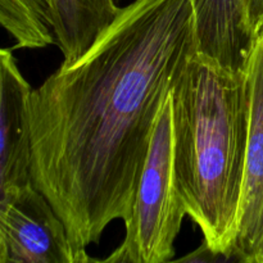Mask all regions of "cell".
<instances>
[{
    "mask_svg": "<svg viewBox=\"0 0 263 263\" xmlns=\"http://www.w3.org/2000/svg\"><path fill=\"white\" fill-rule=\"evenodd\" d=\"M193 53L192 0H135L32 89L31 179L81 263L130 218L157 117Z\"/></svg>",
    "mask_w": 263,
    "mask_h": 263,
    "instance_id": "cell-1",
    "label": "cell"
},
{
    "mask_svg": "<svg viewBox=\"0 0 263 263\" xmlns=\"http://www.w3.org/2000/svg\"><path fill=\"white\" fill-rule=\"evenodd\" d=\"M174 159L186 213L215 257L231 258L249 135L246 73L192 54L171 89Z\"/></svg>",
    "mask_w": 263,
    "mask_h": 263,
    "instance_id": "cell-2",
    "label": "cell"
},
{
    "mask_svg": "<svg viewBox=\"0 0 263 263\" xmlns=\"http://www.w3.org/2000/svg\"><path fill=\"white\" fill-rule=\"evenodd\" d=\"M187 216L174 159L171 92L164 100L139 180L122 244L105 259L112 263H164L174 259L176 239Z\"/></svg>",
    "mask_w": 263,
    "mask_h": 263,
    "instance_id": "cell-3",
    "label": "cell"
},
{
    "mask_svg": "<svg viewBox=\"0 0 263 263\" xmlns=\"http://www.w3.org/2000/svg\"><path fill=\"white\" fill-rule=\"evenodd\" d=\"M0 263H81L63 221L32 182L0 202Z\"/></svg>",
    "mask_w": 263,
    "mask_h": 263,
    "instance_id": "cell-4",
    "label": "cell"
},
{
    "mask_svg": "<svg viewBox=\"0 0 263 263\" xmlns=\"http://www.w3.org/2000/svg\"><path fill=\"white\" fill-rule=\"evenodd\" d=\"M249 135L231 258L263 263V35H258L247 69Z\"/></svg>",
    "mask_w": 263,
    "mask_h": 263,
    "instance_id": "cell-5",
    "label": "cell"
},
{
    "mask_svg": "<svg viewBox=\"0 0 263 263\" xmlns=\"http://www.w3.org/2000/svg\"><path fill=\"white\" fill-rule=\"evenodd\" d=\"M31 92L12 50L0 48V202L32 182Z\"/></svg>",
    "mask_w": 263,
    "mask_h": 263,
    "instance_id": "cell-6",
    "label": "cell"
},
{
    "mask_svg": "<svg viewBox=\"0 0 263 263\" xmlns=\"http://www.w3.org/2000/svg\"><path fill=\"white\" fill-rule=\"evenodd\" d=\"M194 53L246 73L257 36L248 22V0H192Z\"/></svg>",
    "mask_w": 263,
    "mask_h": 263,
    "instance_id": "cell-7",
    "label": "cell"
},
{
    "mask_svg": "<svg viewBox=\"0 0 263 263\" xmlns=\"http://www.w3.org/2000/svg\"><path fill=\"white\" fill-rule=\"evenodd\" d=\"M55 44L63 63L81 57L115 22L122 8L115 0H49Z\"/></svg>",
    "mask_w": 263,
    "mask_h": 263,
    "instance_id": "cell-8",
    "label": "cell"
},
{
    "mask_svg": "<svg viewBox=\"0 0 263 263\" xmlns=\"http://www.w3.org/2000/svg\"><path fill=\"white\" fill-rule=\"evenodd\" d=\"M0 27L12 36L15 48L55 44L49 0H0Z\"/></svg>",
    "mask_w": 263,
    "mask_h": 263,
    "instance_id": "cell-9",
    "label": "cell"
},
{
    "mask_svg": "<svg viewBox=\"0 0 263 263\" xmlns=\"http://www.w3.org/2000/svg\"><path fill=\"white\" fill-rule=\"evenodd\" d=\"M248 22L254 35L258 37L263 28V0H248Z\"/></svg>",
    "mask_w": 263,
    "mask_h": 263,
    "instance_id": "cell-10",
    "label": "cell"
},
{
    "mask_svg": "<svg viewBox=\"0 0 263 263\" xmlns=\"http://www.w3.org/2000/svg\"><path fill=\"white\" fill-rule=\"evenodd\" d=\"M259 35H263V28L261 30V32H259Z\"/></svg>",
    "mask_w": 263,
    "mask_h": 263,
    "instance_id": "cell-11",
    "label": "cell"
},
{
    "mask_svg": "<svg viewBox=\"0 0 263 263\" xmlns=\"http://www.w3.org/2000/svg\"><path fill=\"white\" fill-rule=\"evenodd\" d=\"M115 2H116V3H118V0H115Z\"/></svg>",
    "mask_w": 263,
    "mask_h": 263,
    "instance_id": "cell-12",
    "label": "cell"
}]
</instances>
